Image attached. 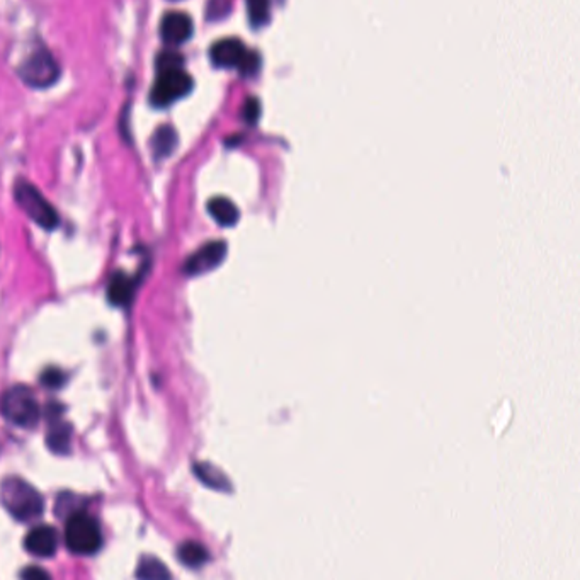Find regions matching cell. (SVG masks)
I'll use <instances>...</instances> for the list:
<instances>
[{"label": "cell", "instance_id": "obj_1", "mask_svg": "<svg viewBox=\"0 0 580 580\" xmlns=\"http://www.w3.org/2000/svg\"><path fill=\"white\" fill-rule=\"evenodd\" d=\"M0 502L17 521H33L42 516L44 509L43 495L19 477L2 482Z\"/></svg>", "mask_w": 580, "mask_h": 580}, {"label": "cell", "instance_id": "obj_2", "mask_svg": "<svg viewBox=\"0 0 580 580\" xmlns=\"http://www.w3.org/2000/svg\"><path fill=\"white\" fill-rule=\"evenodd\" d=\"M0 412L7 421L19 427H34L42 417L40 404L34 393L23 385L13 387L2 395Z\"/></svg>", "mask_w": 580, "mask_h": 580}, {"label": "cell", "instance_id": "obj_3", "mask_svg": "<svg viewBox=\"0 0 580 580\" xmlns=\"http://www.w3.org/2000/svg\"><path fill=\"white\" fill-rule=\"evenodd\" d=\"M65 543L69 550L77 555H92L101 550V528L92 516L86 512H75L67 521Z\"/></svg>", "mask_w": 580, "mask_h": 580}, {"label": "cell", "instance_id": "obj_4", "mask_svg": "<svg viewBox=\"0 0 580 580\" xmlns=\"http://www.w3.org/2000/svg\"><path fill=\"white\" fill-rule=\"evenodd\" d=\"M17 73L26 86L48 89L59 82L60 67L55 57L44 46H40L19 65Z\"/></svg>", "mask_w": 580, "mask_h": 580}, {"label": "cell", "instance_id": "obj_5", "mask_svg": "<svg viewBox=\"0 0 580 580\" xmlns=\"http://www.w3.org/2000/svg\"><path fill=\"white\" fill-rule=\"evenodd\" d=\"M14 198L21 210L44 230H55L59 227L60 217L57 210L30 182L19 181L15 184Z\"/></svg>", "mask_w": 580, "mask_h": 580}, {"label": "cell", "instance_id": "obj_6", "mask_svg": "<svg viewBox=\"0 0 580 580\" xmlns=\"http://www.w3.org/2000/svg\"><path fill=\"white\" fill-rule=\"evenodd\" d=\"M191 89H192V79L188 72L182 70V67L159 69L150 99L154 106L165 108L177 99L188 96Z\"/></svg>", "mask_w": 580, "mask_h": 580}, {"label": "cell", "instance_id": "obj_7", "mask_svg": "<svg viewBox=\"0 0 580 580\" xmlns=\"http://www.w3.org/2000/svg\"><path fill=\"white\" fill-rule=\"evenodd\" d=\"M227 256V244L221 240H215L210 242L206 246L201 247L200 250H196L191 257H189L186 264H184V273L189 276L204 275L211 269H215L220 266Z\"/></svg>", "mask_w": 580, "mask_h": 580}, {"label": "cell", "instance_id": "obj_8", "mask_svg": "<svg viewBox=\"0 0 580 580\" xmlns=\"http://www.w3.org/2000/svg\"><path fill=\"white\" fill-rule=\"evenodd\" d=\"M210 57L220 69H239L240 70V67L244 65V61L248 57V51L242 42L229 38V40H221V42L213 44L210 50Z\"/></svg>", "mask_w": 580, "mask_h": 580}, {"label": "cell", "instance_id": "obj_9", "mask_svg": "<svg viewBox=\"0 0 580 580\" xmlns=\"http://www.w3.org/2000/svg\"><path fill=\"white\" fill-rule=\"evenodd\" d=\"M192 36V21L184 13H169L160 23V38L167 44L186 43Z\"/></svg>", "mask_w": 580, "mask_h": 580}, {"label": "cell", "instance_id": "obj_10", "mask_svg": "<svg viewBox=\"0 0 580 580\" xmlns=\"http://www.w3.org/2000/svg\"><path fill=\"white\" fill-rule=\"evenodd\" d=\"M24 547H26V550L33 553L34 557L50 558V557H53V553L59 548V535H57V531H55L51 526H48V524L36 526V528H33L30 533L26 535Z\"/></svg>", "mask_w": 580, "mask_h": 580}, {"label": "cell", "instance_id": "obj_11", "mask_svg": "<svg viewBox=\"0 0 580 580\" xmlns=\"http://www.w3.org/2000/svg\"><path fill=\"white\" fill-rule=\"evenodd\" d=\"M136 279L126 273H117L109 279L108 300L115 306H128L135 296Z\"/></svg>", "mask_w": 580, "mask_h": 580}, {"label": "cell", "instance_id": "obj_12", "mask_svg": "<svg viewBox=\"0 0 580 580\" xmlns=\"http://www.w3.org/2000/svg\"><path fill=\"white\" fill-rule=\"evenodd\" d=\"M177 142H179V136H177L174 126L162 125L155 130L154 136H152V142H150L154 157L157 160L171 157L174 154Z\"/></svg>", "mask_w": 580, "mask_h": 580}, {"label": "cell", "instance_id": "obj_13", "mask_svg": "<svg viewBox=\"0 0 580 580\" xmlns=\"http://www.w3.org/2000/svg\"><path fill=\"white\" fill-rule=\"evenodd\" d=\"M48 448L57 454H69L72 444V427L67 422L57 421L51 424L46 435Z\"/></svg>", "mask_w": 580, "mask_h": 580}, {"label": "cell", "instance_id": "obj_14", "mask_svg": "<svg viewBox=\"0 0 580 580\" xmlns=\"http://www.w3.org/2000/svg\"><path fill=\"white\" fill-rule=\"evenodd\" d=\"M208 211L221 227H233L239 221V210L229 198H213L208 203Z\"/></svg>", "mask_w": 580, "mask_h": 580}, {"label": "cell", "instance_id": "obj_15", "mask_svg": "<svg viewBox=\"0 0 580 580\" xmlns=\"http://www.w3.org/2000/svg\"><path fill=\"white\" fill-rule=\"evenodd\" d=\"M177 557L184 566H191V568H198V566H204L208 562V558H210L208 550L204 548L203 545H200L196 541L182 543L179 547Z\"/></svg>", "mask_w": 580, "mask_h": 580}, {"label": "cell", "instance_id": "obj_16", "mask_svg": "<svg viewBox=\"0 0 580 580\" xmlns=\"http://www.w3.org/2000/svg\"><path fill=\"white\" fill-rule=\"evenodd\" d=\"M136 577L146 580H164L169 579L171 574H169L167 566H164L160 560L154 558V557H145L138 564Z\"/></svg>", "mask_w": 580, "mask_h": 580}, {"label": "cell", "instance_id": "obj_17", "mask_svg": "<svg viewBox=\"0 0 580 580\" xmlns=\"http://www.w3.org/2000/svg\"><path fill=\"white\" fill-rule=\"evenodd\" d=\"M194 472L198 475V479L206 483L208 487H213L217 491H227L229 489V480L225 479V475L217 470L215 466L208 463H198L194 466Z\"/></svg>", "mask_w": 580, "mask_h": 580}, {"label": "cell", "instance_id": "obj_18", "mask_svg": "<svg viewBox=\"0 0 580 580\" xmlns=\"http://www.w3.org/2000/svg\"><path fill=\"white\" fill-rule=\"evenodd\" d=\"M247 14L250 19V24L254 28H261L271 14V2L269 0H247Z\"/></svg>", "mask_w": 580, "mask_h": 580}, {"label": "cell", "instance_id": "obj_19", "mask_svg": "<svg viewBox=\"0 0 580 580\" xmlns=\"http://www.w3.org/2000/svg\"><path fill=\"white\" fill-rule=\"evenodd\" d=\"M230 0H210L208 2V9H206V15L210 21H218L223 19L225 15L230 13Z\"/></svg>", "mask_w": 580, "mask_h": 580}, {"label": "cell", "instance_id": "obj_20", "mask_svg": "<svg viewBox=\"0 0 580 580\" xmlns=\"http://www.w3.org/2000/svg\"><path fill=\"white\" fill-rule=\"evenodd\" d=\"M42 383L48 388H60L65 383V373L57 368H48L42 375Z\"/></svg>", "mask_w": 580, "mask_h": 580}, {"label": "cell", "instance_id": "obj_21", "mask_svg": "<svg viewBox=\"0 0 580 580\" xmlns=\"http://www.w3.org/2000/svg\"><path fill=\"white\" fill-rule=\"evenodd\" d=\"M261 117V104L256 99V98H250L248 101L246 102L244 106V117H246L247 123L248 125H256L257 119Z\"/></svg>", "mask_w": 580, "mask_h": 580}, {"label": "cell", "instance_id": "obj_22", "mask_svg": "<svg viewBox=\"0 0 580 580\" xmlns=\"http://www.w3.org/2000/svg\"><path fill=\"white\" fill-rule=\"evenodd\" d=\"M21 577L30 580H48L50 579V574L43 568H40V566H28V568H24L21 572Z\"/></svg>", "mask_w": 580, "mask_h": 580}]
</instances>
